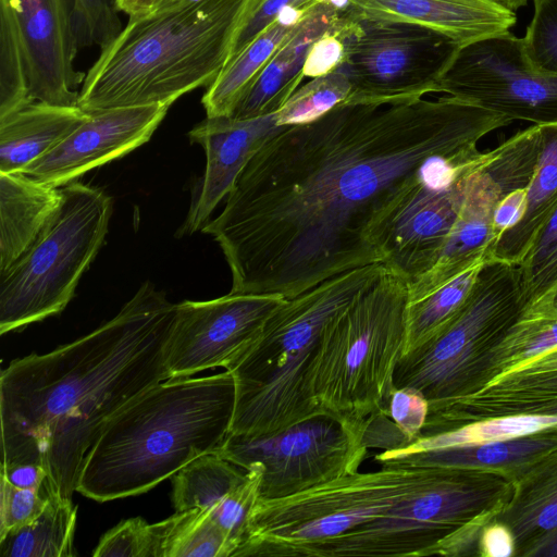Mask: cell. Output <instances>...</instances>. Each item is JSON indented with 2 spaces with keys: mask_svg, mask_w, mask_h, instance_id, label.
Instances as JSON below:
<instances>
[{
  "mask_svg": "<svg viewBox=\"0 0 557 557\" xmlns=\"http://www.w3.org/2000/svg\"><path fill=\"white\" fill-rule=\"evenodd\" d=\"M164 0H117L120 12L129 17H138L157 10Z\"/></svg>",
  "mask_w": 557,
  "mask_h": 557,
  "instance_id": "7dc6e473",
  "label": "cell"
},
{
  "mask_svg": "<svg viewBox=\"0 0 557 557\" xmlns=\"http://www.w3.org/2000/svg\"><path fill=\"white\" fill-rule=\"evenodd\" d=\"M358 20L414 23L468 44L508 32L516 12L490 0H346Z\"/></svg>",
  "mask_w": 557,
  "mask_h": 557,
  "instance_id": "ffe728a7",
  "label": "cell"
},
{
  "mask_svg": "<svg viewBox=\"0 0 557 557\" xmlns=\"http://www.w3.org/2000/svg\"><path fill=\"white\" fill-rule=\"evenodd\" d=\"M284 126L276 115L238 120L232 116H207L188 133L206 153V170L193 193L181 235H190L209 222V216L230 194L237 177L264 141Z\"/></svg>",
  "mask_w": 557,
  "mask_h": 557,
  "instance_id": "ac0fdd59",
  "label": "cell"
},
{
  "mask_svg": "<svg viewBox=\"0 0 557 557\" xmlns=\"http://www.w3.org/2000/svg\"><path fill=\"white\" fill-rule=\"evenodd\" d=\"M555 348L557 317L521 315L485 358L476 379L475 392L494 379Z\"/></svg>",
  "mask_w": 557,
  "mask_h": 557,
  "instance_id": "4dcf8cb0",
  "label": "cell"
},
{
  "mask_svg": "<svg viewBox=\"0 0 557 557\" xmlns=\"http://www.w3.org/2000/svg\"><path fill=\"white\" fill-rule=\"evenodd\" d=\"M548 370H557V348L518 366L510 372L530 373Z\"/></svg>",
  "mask_w": 557,
  "mask_h": 557,
  "instance_id": "bcb514c9",
  "label": "cell"
},
{
  "mask_svg": "<svg viewBox=\"0 0 557 557\" xmlns=\"http://www.w3.org/2000/svg\"><path fill=\"white\" fill-rule=\"evenodd\" d=\"M508 416L557 417V370L505 373L478 392L429 411L419 436Z\"/></svg>",
  "mask_w": 557,
  "mask_h": 557,
  "instance_id": "d6986e66",
  "label": "cell"
},
{
  "mask_svg": "<svg viewBox=\"0 0 557 557\" xmlns=\"http://www.w3.org/2000/svg\"><path fill=\"white\" fill-rule=\"evenodd\" d=\"M184 1H187V0H164L159 8L170 7V5H173V4H176L180 2H184Z\"/></svg>",
  "mask_w": 557,
  "mask_h": 557,
  "instance_id": "f907efd6",
  "label": "cell"
},
{
  "mask_svg": "<svg viewBox=\"0 0 557 557\" xmlns=\"http://www.w3.org/2000/svg\"><path fill=\"white\" fill-rule=\"evenodd\" d=\"M541 148L519 220L490 247L485 262L519 265L557 209V123L541 124Z\"/></svg>",
  "mask_w": 557,
  "mask_h": 557,
  "instance_id": "484cf974",
  "label": "cell"
},
{
  "mask_svg": "<svg viewBox=\"0 0 557 557\" xmlns=\"http://www.w3.org/2000/svg\"><path fill=\"white\" fill-rule=\"evenodd\" d=\"M246 475V470L215 451L193 459L171 476L175 511L200 508L211 513Z\"/></svg>",
  "mask_w": 557,
  "mask_h": 557,
  "instance_id": "f1b7e54d",
  "label": "cell"
},
{
  "mask_svg": "<svg viewBox=\"0 0 557 557\" xmlns=\"http://www.w3.org/2000/svg\"><path fill=\"white\" fill-rule=\"evenodd\" d=\"M249 0H187L129 17L79 90L86 112L172 104L210 86L226 65Z\"/></svg>",
  "mask_w": 557,
  "mask_h": 557,
  "instance_id": "277c9868",
  "label": "cell"
},
{
  "mask_svg": "<svg viewBox=\"0 0 557 557\" xmlns=\"http://www.w3.org/2000/svg\"><path fill=\"white\" fill-rule=\"evenodd\" d=\"M88 115L78 106L32 102L0 119V172H21Z\"/></svg>",
  "mask_w": 557,
  "mask_h": 557,
  "instance_id": "d4e9b609",
  "label": "cell"
},
{
  "mask_svg": "<svg viewBox=\"0 0 557 557\" xmlns=\"http://www.w3.org/2000/svg\"><path fill=\"white\" fill-rule=\"evenodd\" d=\"M78 49L109 45L123 29L117 0H66Z\"/></svg>",
  "mask_w": 557,
  "mask_h": 557,
  "instance_id": "8d00e7d4",
  "label": "cell"
},
{
  "mask_svg": "<svg viewBox=\"0 0 557 557\" xmlns=\"http://www.w3.org/2000/svg\"><path fill=\"white\" fill-rule=\"evenodd\" d=\"M534 14L522 45L531 64L557 73V0H533Z\"/></svg>",
  "mask_w": 557,
  "mask_h": 557,
  "instance_id": "f35d334b",
  "label": "cell"
},
{
  "mask_svg": "<svg viewBox=\"0 0 557 557\" xmlns=\"http://www.w3.org/2000/svg\"><path fill=\"white\" fill-rule=\"evenodd\" d=\"M482 152L478 149L431 159L389 222L383 264L409 283L437 261L461 207L466 178Z\"/></svg>",
  "mask_w": 557,
  "mask_h": 557,
  "instance_id": "5bb4252c",
  "label": "cell"
},
{
  "mask_svg": "<svg viewBox=\"0 0 557 557\" xmlns=\"http://www.w3.org/2000/svg\"><path fill=\"white\" fill-rule=\"evenodd\" d=\"M310 11H284L272 25L225 65L203 94L201 102L207 116L232 115L275 51Z\"/></svg>",
  "mask_w": 557,
  "mask_h": 557,
  "instance_id": "4316f807",
  "label": "cell"
},
{
  "mask_svg": "<svg viewBox=\"0 0 557 557\" xmlns=\"http://www.w3.org/2000/svg\"><path fill=\"white\" fill-rule=\"evenodd\" d=\"M484 263H475L422 299L408 304L406 342L401 355L431 341L457 318Z\"/></svg>",
  "mask_w": 557,
  "mask_h": 557,
  "instance_id": "f546056e",
  "label": "cell"
},
{
  "mask_svg": "<svg viewBox=\"0 0 557 557\" xmlns=\"http://www.w3.org/2000/svg\"><path fill=\"white\" fill-rule=\"evenodd\" d=\"M557 424L554 416H508L473 421L432 435L419 436L408 446L383 450L386 455L423 451L459 445H475L527 435Z\"/></svg>",
  "mask_w": 557,
  "mask_h": 557,
  "instance_id": "d6a6232c",
  "label": "cell"
},
{
  "mask_svg": "<svg viewBox=\"0 0 557 557\" xmlns=\"http://www.w3.org/2000/svg\"><path fill=\"white\" fill-rule=\"evenodd\" d=\"M1 478L20 488L40 491L47 480V471L42 466L32 462L1 463Z\"/></svg>",
  "mask_w": 557,
  "mask_h": 557,
  "instance_id": "ee69618b",
  "label": "cell"
},
{
  "mask_svg": "<svg viewBox=\"0 0 557 557\" xmlns=\"http://www.w3.org/2000/svg\"><path fill=\"white\" fill-rule=\"evenodd\" d=\"M490 521L510 531L515 557H525L534 545L557 530V449L513 482L510 499Z\"/></svg>",
  "mask_w": 557,
  "mask_h": 557,
  "instance_id": "cb8c5ba5",
  "label": "cell"
},
{
  "mask_svg": "<svg viewBox=\"0 0 557 557\" xmlns=\"http://www.w3.org/2000/svg\"><path fill=\"white\" fill-rule=\"evenodd\" d=\"M493 3L505 8L509 11L516 12L519 8L527 4L528 0H490Z\"/></svg>",
  "mask_w": 557,
  "mask_h": 557,
  "instance_id": "681fc988",
  "label": "cell"
},
{
  "mask_svg": "<svg viewBox=\"0 0 557 557\" xmlns=\"http://www.w3.org/2000/svg\"><path fill=\"white\" fill-rule=\"evenodd\" d=\"M48 504L39 491L20 488L1 478L0 539L34 521Z\"/></svg>",
  "mask_w": 557,
  "mask_h": 557,
  "instance_id": "60d3db41",
  "label": "cell"
},
{
  "mask_svg": "<svg viewBox=\"0 0 557 557\" xmlns=\"http://www.w3.org/2000/svg\"><path fill=\"white\" fill-rule=\"evenodd\" d=\"M30 248L0 273V333L62 311L108 233L112 200L101 189L71 182Z\"/></svg>",
  "mask_w": 557,
  "mask_h": 557,
  "instance_id": "9c48e42d",
  "label": "cell"
},
{
  "mask_svg": "<svg viewBox=\"0 0 557 557\" xmlns=\"http://www.w3.org/2000/svg\"><path fill=\"white\" fill-rule=\"evenodd\" d=\"M366 426L322 412L272 435L227 434L214 451L244 470L260 463L258 499H280L357 472L368 454Z\"/></svg>",
  "mask_w": 557,
  "mask_h": 557,
  "instance_id": "8fae6325",
  "label": "cell"
},
{
  "mask_svg": "<svg viewBox=\"0 0 557 557\" xmlns=\"http://www.w3.org/2000/svg\"><path fill=\"white\" fill-rule=\"evenodd\" d=\"M285 300L272 295L230 292L211 300L176 304L165 349L168 380L226 368Z\"/></svg>",
  "mask_w": 557,
  "mask_h": 557,
  "instance_id": "9a60e30c",
  "label": "cell"
},
{
  "mask_svg": "<svg viewBox=\"0 0 557 557\" xmlns=\"http://www.w3.org/2000/svg\"><path fill=\"white\" fill-rule=\"evenodd\" d=\"M351 89L346 72L342 69L310 78L298 87L275 113L278 126L305 124L321 117L344 103Z\"/></svg>",
  "mask_w": 557,
  "mask_h": 557,
  "instance_id": "836d02e7",
  "label": "cell"
},
{
  "mask_svg": "<svg viewBox=\"0 0 557 557\" xmlns=\"http://www.w3.org/2000/svg\"><path fill=\"white\" fill-rule=\"evenodd\" d=\"M513 482L488 470L440 467L384 516L320 546L313 557L480 556L481 534Z\"/></svg>",
  "mask_w": 557,
  "mask_h": 557,
  "instance_id": "52a82bcc",
  "label": "cell"
},
{
  "mask_svg": "<svg viewBox=\"0 0 557 557\" xmlns=\"http://www.w3.org/2000/svg\"><path fill=\"white\" fill-rule=\"evenodd\" d=\"M525 557H557V530L534 545Z\"/></svg>",
  "mask_w": 557,
  "mask_h": 557,
  "instance_id": "c3c4849f",
  "label": "cell"
},
{
  "mask_svg": "<svg viewBox=\"0 0 557 557\" xmlns=\"http://www.w3.org/2000/svg\"><path fill=\"white\" fill-rule=\"evenodd\" d=\"M14 26L32 100L78 106L85 73L74 67L78 52L66 0H0Z\"/></svg>",
  "mask_w": 557,
  "mask_h": 557,
  "instance_id": "2e32d148",
  "label": "cell"
},
{
  "mask_svg": "<svg viewBox=\"0 0 557 557\" xmlns=\"http://www.w3.org/2000/svg\"><path fill=\"white\" fill-rule=\"evenodd\" d=\"M523 311L519 267L485 262L457 318L437 336L400 356L394 388L419 391L429 411L473 394L485 358Z\"/></svg>",
  "mask_w": 557,
  "mask_h": 557,
  "instance_id": "30bf717a",
  "label": "cell"
},
{
  "mask_svg": "<svg viewBox=\"0 0 557 557\" xmlns=\"http://www.w3.org/2000/svg\"><path fill=\"white\" fill-rule=\"evenodd\" d=\"M95 557H163L159 522L141 517L121 521L106 532L92 552Z\"/></svg>",
  "mask_w": 557,
  "mask_h": 557,
  "instance_id": "74e56055",
  "label": "cell"
},
{
  "mask_svg": "<svg viewBox=\"0 0 557 557\" xmlns=\"http://www.w3.org/2000/svg\"><path fill=\"white\" fill-rule=\"evenodd\" d=\"M385 412L410 442H413L425 423L429 413V401L414 388H394Z\"/></svg>",
  "mask_w": 557,
  "mask_h": 557,
  "instance_id": "b9f144b4",
  "label": "cell"
},
{
  "mask_svg": "<svg viewBox=\"0 0 557 557\" xmlns=\"http://www.w3.org/2000/svg\"><path fill=\"white\" fill-rule=\"evenodd\" d=\"M557 449V424L536 432L475 445H459L423 451L377 454L380 465L481 469L503 473L515 482L529 468Z\"/></svg>",
  "mask_w": 557,
  "mask_h": 557,
  "instance_id": "7402d4cb",
  "label": "cell"
},
{
  "mask_svg": "<svg viewBox=\"0 0 557 557\" xmlns=\"http://www.w3.org/2000/svg\"><path fill=\"white\" fill-rule=\"evenodd\" d=\"M515 557V540L502 523L490 521L480 541V557Z\"/></svg>",
  "mask_w": 557,
  "mask_h": 557,
  "instance_id": "7bdbcfd3",
  "label": "cell"
},
{
  "mask_svg": "<svg viewBox=\"0 0 557 557\" xmlns=\"http://www.w3.org/2000/svg\"><path fill=\"white\" fill-rule=\"evenodd\" d=\"M373 263L332 276L292 299L226 368L235 382L228 434L272 435L322 411L308 371L327 323L383 271Z\"/></svg>",
  "mask_w": 557,
  "mask_h": 557,
  "instance_id": "5b68a950",
  "label": "cell"
},
{
  "mask_svg": "<svg viewBox=\"0 0 557 557\" xmlns=\"http://www.w3.org/2000/svg\"><path fill=\"white\" fill-rule=\"evenodd\" d=\"M460 47L420 24L356 18L341 67L351 84L344 103L393 104L438 92Z\"/></svg>",
  "mask_w": 557,
  "mask_h": 557,
  "instance_id": "7c38bea8",
  "label": "cell"
},
{
  "mask_svg": "<svg viewBox=\"0 0 557 557\" xmlns=\"http://www.w3.org/2000/svg\"><path fill=\"white\" fill-rule=\"evenodd\" d=\"M32 102L15 29L8 12L0 8V119Z\"/></svg>",
  "mask_w": 557,
  "mask_h": 557,
  "instance_id": "d590c367",
  "label": "cell"
},
{
  "mask_svg": "<svg viewBox=\"0 0 557 557\" xmlns=\"http://www.w3.org/2000/svg\"><path fill=\"white\" fill-rule=\"evenodd\" d=\"M522 315L557 317V285L527 308Z\"/></svg>",
  "mask_w": 557,
  "mask_h": 557,
  "instance_id": "f6af8a7d",
  "label": "cell"
},
{
  "mask_svg": "<svg viewBox=\"0 0 557 557\" xmlns=\"http://www.w3.org/2000/svg\"><path fill=\"white\" fill-rule=\"evenodd\" d=\"M61 188L22 172H0V273L35 243L60 206Z\"/></svg>",
  "mask_w": 557,
  "mask_h": 557,
  "instance_id": "603a6c76",
  "label": "cell"
},
{
  "mask_svg": "<svg viewBox=\"0 0 557 557\" xmlns=\"http://www.w3.org/2000/svg\"><path fill=\"white\" fill-rule=\"evenodd\" d=\"M518 267L525 310L557 285V209Z\"/></svg>",
  "mask_w": 557,
  "mask_h": 557,
  "instance_id": "e575fe53",
  "label": "cell"
},
{
  "mask_svg": "<svg viewBox=\"0 0 557 557\" xmlns=\"http://www.w3.org/2000/svg\"><path fill=\"white\" fill-rule=\"evenodd\" d=\"M345 9L336 3L312 9L275 51L231 116L248 120L276 113L305 78L312 45L336 25Z\"/></svg>",
  "mask_w": 557,
  "mask_h": 557,
  "instance_id": "44dd1931",
  "label": "cell"
},
{
  "mask_svg": "<svg viewBox=\"0 0 557 557\" xmlns=\"http://www.w3.org/2000/svg\"><path fill=\"white\" fill-rule=\"evenodd\" d=\"M48 496L44 511L29 524L0 539L2 557L74 556L77 507L72 499Z\"/></svg>",
  "mask_w": 557,
  "mask_h": 557,
  "instance_id": "83f0119b",
  "label": "cell"
},
{
  "mask_svg": "<svg viewBox=\"0 0 557 557\" xmlns=\"http://www.w3.org/2000/svg\"><path fill=\"white\" fill-rule=\"evenodd\" d=\"M169 108L159 103L88 112L55 147L21 172L39 183L62 187L145 144Z\"/></svg>",
  "mask_w": 557,
  "mask_h": 557,
  "instance_id": "e0dca14e",
  "label": "cell"
},
{
  "mask_svg": "<svg viewBox=\"0 0 557 557\" xmlns=\"http://www.w3.org/2000/svg\"><path fill=\"white\" fill-rule=\"evenodd\" d=\"M160 528L163 557H233L237 548L205 509L175 511Z\"/></svg>",
  "mask_w": 557,
  "mask_h": 557,
  "instance_id": "1f68e13d",
  "label": "cell"
},
{
  "mask_svg": "<svg viewBox=\"0 0 557 557\" xmlns=\"http://www.w3.org/2000/svg\"><path fill=\"white\" fill-rule=\"evenodd\" d=\"M409 282L381 274L325 326L308 371L319 408L355 421L385 411L406 342Z\"/></svg>",
  "mask_w": 557,
  "mask_h": 557,
  "instance_id": "8992f818",
  "label": "cell"
},
{
  "mask_svg": "<svg viewBox=\"0 0 557 557\" xmlns=\"http://www.w3.org/2000/svg\"><path fill=\"white\" fill-rule=\"evenodd\" d=\"M176 304L145 282L99 327L0 375L2 461L47 471V495L72 499L84 459L107 422L168 380L165 349Z\"/></svg>",
  "mask_w": 557,
  "mask_h": 557,
  "instance_id": "7a4b0ae2",
  "label": "cell"
},
{
  "mask_svg": "<svg viewBox=\"0 0 557 557\" xmlns=\"http://www.w3.org/2000/svg\"><path fill=\"white\" fill-rule=\"evenodd\" d=\"M235 382L230 371L169 379L123 407L88 450L76 492L97 502L143 494L230 433Z\"/></svg>",
  "mask_w": 557,
  "mask_h": 557,
  "instance_id": "3957f363",
  "label": "cell"
},
{
  "mask_svg": "<svg viewBox=\"0 0 557 557\" xmlns=\"http://www.w3.org/2000/svg\"><path fill=\"white\" fill-rule=\"evenodd\" d=\"M511 122L448 95L341 103L268 138L201 232L224 253L231 293L292 299L332 276L383 263L384 233L424 165L475 150Z\"/></svg>",
  "mask_w": 557,
  "mask_h": 557,
  "instance_id": "6da1fadb",
  "label": "cell"
},
{
  "mask_svg": "<svg viewBox=\"0 0 557 557\" xmlns=\"http://www.w3.org/2000/svg\"><path fill=\"white\" fill-rule=\"evenodd\" d=\"M438 92L511 121L557 123V73L534 67L522 38L509 30L460 47L440 81Z\"/></svg>",
  "mask_w": 557,
  "mask_h": 557,
  "instance_id": "4fadbf2b",
  "label": "cell"
},
{
  "mask_svg": "<svg viewBox=\"0 0 557 557\" xmlns=\"http://www.w3.org/2000/svg\"><path fill=\"white\" fill-rule=\"evenodd\" d=\"M440 467L383 463L280 499H257L233 557H313L323 544L384 516Z\"/></svg>",
  "mask_w": 557,
  "mask_h": 557,
  "instance_id": "ba28073f",
  "label": "cell"
},
{
  "mask_svg": "<svg viewBox=\"0 0 557 557\" xmlns=\"http://www.w3.org/2000/svg\"><path fill=\"white\" fill-rule=\"evenodd\" d=\"M321 3H336L343 8L347 7L346 0H249L227 63L272 25L284 11L288 9L310 11Z\"/></svg>",
  "mask_w": 557,
  "mask_h": 557,
  "instance_id": "ab89813d",
  "label": "cell"
}]
</instances>
